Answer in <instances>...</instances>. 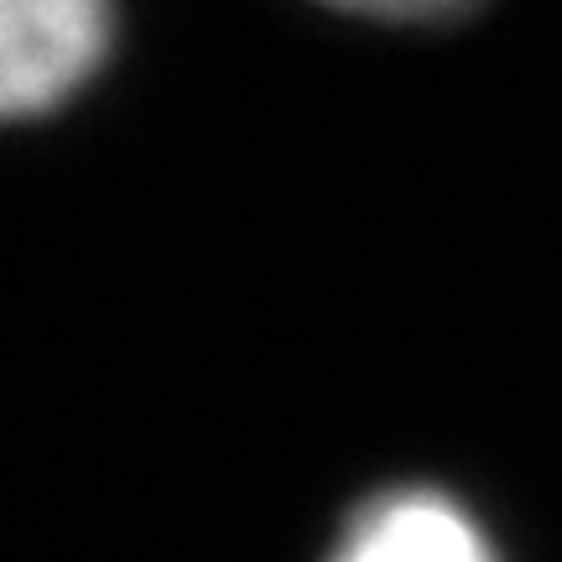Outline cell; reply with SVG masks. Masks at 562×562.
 Segmentation results:
<instances>
[{"label": "cell", "instance_id": "obj_1", "mask_svg": "<svg viewBox=\"0 0 562 562\" xmlns=\"http://www.w3.org/2000/svg\"><path fill=\"white\" fill-rule=\"evenodd\" d=\"M110 0H0V121L74 100L110 58Z\"/></svg>", "mask_w": 562, "mask_h": 562}, {"label": "cell", "instance_id": "obj_2", "mask_svg": "<svg viewBox=\"0 0 562 562\" xmlns=\"http://www.w3.org/2000/svg\"><path fill=\"white\" fill-rule=\"evenodd\" d=\"M328 562H501L484 526L442 490H385L364 501Z\"/></svg>", "mask_w": 562, "mask_h": 562}, {"label": "cell", "instance_id": "obj_3", "mask_svg": "<svg viewBox=\"0 0 562 562\" xmlns=\"http://www.w3.org/2000/svg\"><path fill=\"white\" fill-rule=\"evenodd\" d=\"M323 5L375 21H448L459 11H474L480 0H323Z\"/></svg>", "mask_w": 562, "mask_h": 562}]
</instances>
